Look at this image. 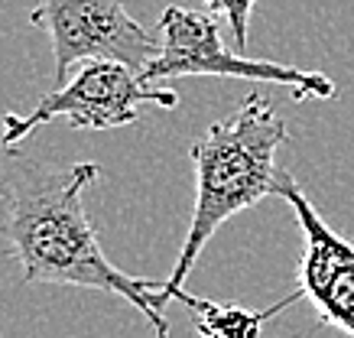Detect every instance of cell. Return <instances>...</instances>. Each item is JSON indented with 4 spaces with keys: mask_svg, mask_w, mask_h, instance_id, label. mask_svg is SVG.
I'll return each mask as SVG.
<instances>
[{
    "mask_svg": "<svg viewBox=\"0 0 354 338\" xmlns=\"http://www.w3.org/2000/svg\"><path fill=\"white\" fill-rule=\"evenodd\" d=\"M101 169L95 163L49 166L17 147L0 143V215L3 241L20 263L23 283L82 286L127 299L153 326L156 338H169L162 283L118 270L101 251L85 215V189Z\"/></svg>",
    "mask_w": 354,
    "mask_h": 338,
    "instance_id": "cell-1",
    "label": "cell"
},
{
    "mask_svg": "<svg viewBox=\"0 0 354 338\" xmlns=\"http://www.w3.org/2000/svg\"><path fill=\"white\" fill-rule=\"evenodd\" d=\"M290 131L263 95H247L227 120H218L192 143L195 166V208L185 231L179 261L162 283V303L179 299L185 276L192 273L198 254L227 218L257 205L277 189V150Z\"/></svg>",
    "mask_w": 354,
    "mask_h": 338,
    "instance_id": "cell-2",
    "label": "cell"
},
{
    "mask_svg": "<svg viewBox=\"0 0 354 338\" xmlns=\"http://www.w3.org/2000/svg\"><path fill=\"white\" fill-rule=\"evenodd\" d=\"M162 49L153 59L143 78L160 85L169 78H250V82H277L292 88V98H335L338 88L322 72H306L283 62L267 59H247L241 53H231L221 39L215 13L183 10V7H166L160 17Z\"/></svg>",
    "mask_w": 354,
    "mask_h": 338,
    "instance_id": "cell-3",
    "label": "cell"
},
{
    "mask_svg": "<svg viewBox=\"0 0 354 338\" xmlns=\"http://www.w3.org/2000/svg\"><path fill=\"white\" fill-rule=\"evenodd\" d=\"M140 104L176 108L179 95L166 85H153L120 62H85L65 85L39 98L30 114L3 118V147H17L43 124L62 118L72 131H118L140 120Z\"/></svg>",
    "mask_w": 354,
    "mask_h": 338,
    "instance_id": "cell-4",
    "label": "cell"
},
{
    "mask_svg": "<svg viewBox=\"0 0 354 338\" xmlns=\"http://www.w3.org/2000/svg\"><path fill=\"white\" fill-rule=\"evenodd\" d=\"M30 23L53 43L59 85L78 62H120L143 75L162 49V36L133 20L124 0H36Z\"/></svg>",
    "mask_w": 354,
    "mask_h": 338,
    "instance_id": "cell-5",
    "label": "cell"
},
{
    "mask_svg": "<svg viewBox=\"0 0 354 338\" xmlns=\"http://www.w3.org/2000/svg\"><path fill=\"white\" fill-rule=\"evenodd\" d=\"M273 196L292 208L306 241L299 261V293L315 306L322 326H335L354 338V244L325 225L286 169H279Z\"/></svg>",
    "mask_w": 354,
    "mask_h": 338,
    "instance_id": "cell-6",
    "label": "cell"
},
{
    "mask_svg": "<svg viewBox=\"0 0 354 338\" xmlns=\"http://www.w3.org/2000/svg\"><path fill=\"white\" fill-rule=\"evenodd\" d=\"M299 299H306V296L296 290V293L283 296L279 303L267 306V309H247V306L237 303H212V299L192 296L185 290L179 293V303L189 309L195 332L202 338H260V328L267 326L270 319L279 316L283 309H290Z\"/></svg>",
    "mask_w": 354,
    "mask_h": 338,
    "instance_id": "cell-7",
    "label": "cell"
},
{
    "mask_svg": "<svg viewBox=\"0 0 354 338\" xmlns=\"http://www.w3.org/2000/svg\"><path fill=\"white\" fill-rule=\"evenodd\" d=\"M208 10L215 17H225L227 26H231V36L237 43V53L247 49V26H250V10L257 0H205Z\"/></svg>",
    "mask_w": 354,
    "mask_h": 338,
    "instance_id": "cell-8",
    "label": "cell"
}]
</instances>
